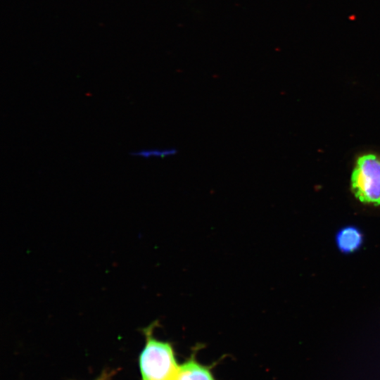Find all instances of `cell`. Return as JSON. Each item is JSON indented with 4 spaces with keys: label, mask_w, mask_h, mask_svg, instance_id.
Here are the masks:
<instances>
[{
    "label": "cell",
    "mask_w": 380,
    "mask_h": 380,
    "mask_svg": "<svg viewBox=\"0 0 380 380\" xmlns=\"http://www.w3.org/2000/svg\"><path fill=\"white\" fill-rule=\"evenodd\" d=\"M158 324L156 320L141 329L145 340L138 357L141 380H174L179 367L173 343L155 336Z\"/></svg>",
    "instance_id": "obj_1"
},
{
    "label": "cell",
    "mask_w": 380,
    "mask_h": 380,
    "mask_svg": "<svg viewBox=\"0 0 380 380\" xmlns=\"http://www.w3.org/2000/svg\"><path fill=\"white\" fill-rule=\"evenodd\" d=\"M198 345L193 348L192 353L179 367L174 380H217L212 367L201 363L196 359Z\"/></svg>",
    "instance_id": "obj_3"
},
{
    "label": "cell",
    "mask_w": 380,
    "mask_h": 380,
    "mask_svg": "<svg viewBox=\"0 0 380 380\" xmlns=\"http://www.w3.org/2000/svg\"><path fill=\"white\" fill-rule=\"evenodd\" d=\"M178 151L175 148H144L132 151L130 155L135 157H139L144 159L149 158H165L175 156Z\"/></svg>",
    "instance_id": "obj_5"
},
{
    "label": "cell",
    "mask_w": 380,
    "mask_h": 380,
    "mask_svg": "<svg viewBox=\"0 0 380 380\" xmlns=\"http://www.w3.org/2000/svg\"><path fill=\"white\" fill-rule=\"evenodd\" d=\"M363 234L358 227L348 225L336 232L335 241L339 251L348 254L357 251L363 243Z\"/></svg>",
    "instance_id": "obj_4"
},
{
    "label": "cell",
    "mask_w": 380,
    "mask_h": 380,
    "mask_svg": "<svg viewBox=\"0 0 380 380\" xmlns=\"http://www.w3.org/2000/svg\"><path fill=\"white\" fill-rule=\"evenodd\" d=\"M350 189L361 203L380 205V154L367 153L356 158Z\"/></svg>",
    "instance_id": "obj_2"
},
{
    "label": "cell",
    "mask_w": 380,
    "mask_h": 380,
    "mask_svg": "<svg viewBox=\"0 0 380 380\" xmlns=\"http://www.w3.org/2000/svg\"><path fill=\"white\" fill-rule=\"evenodd\" d=\"M118 371L119 369L106 368L94 380H111Z\"/></svg>",
    "instance_id": "obj_6"
}]
</instances>
